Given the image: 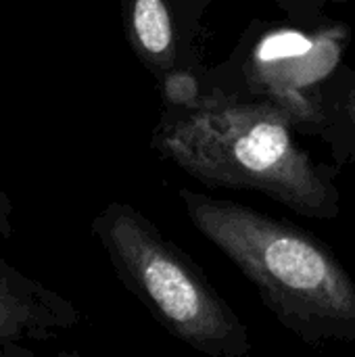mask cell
<instances>
[{
	"mask_svg": "<svg viewBox=\"0 0 355 357\" xmlns=\"http://www.w3.org/2000/svg\"><path fill=\"white\" fill-rule=\"evenodd\" d=\"M293 130L274 100L205 84L199 105L163 107L153 144L203 184L257 190L299 215L333 220L341 211L335 169L314 161Z\"/></svg>",
	"mask_w": 355,
	"mask_h": 357,
	"instance_id": "1",
	"label": "cell"
},
{
	"mask_svg": "<svg viewBox=\"0 0 355 357\" xmlns=\"http://www.w3.org/2000/svg\"><path fill=\"white\" fill-rule=\"evenodd\" d=\"M192 226L257 289L278 322L308 345L355 347V282L308 230L247 205L182 188Z\"/></svg>",
	"mask_w": 355,
	"mask_h": 357,
	"instance_id": "2",
	"label": "cell"
},
{
	"mask_svg": "<svg viewBox=\"0 0 355 357\" xmlns=\"http://www.w3.org/2000/svg\"><path fill=\"white\" fill-rule=\"evenodd\" d=\"M105 238L123 280L178 341L209 357H245L251 339L207 274L144 215L119 205Z\"/></svg>",
	"mask_w": 355,
	"mask_h": 357,
	"instance_id": "3",
	"label": "cell"
},
{
	"mask_svg": "<svg viewBox=\"0 0 355 357\" xmlns=\"http://www.w3.org/2000/svg\"><path fill=\"white\" fill-rule=\"evenodd\" d=\"M123 4L134 52L157 77L176 67L190 65L182 48V33L186 29L174 0H123Z\"/></svg>",
	"mask_w": 355,
	"mask_h": 357,
	"instance_id": "4",
	"label": "cell"
},
{
	"mask_svg": "<svg viewBox=\"0 0 355 357\" xmlns=\"http://www.w3.org/2000/svg\"><path fill=\"white\" fill-rule=\"evenodd\" d=\"M339 159H355V79L343 90H333L320 132Z\"/></svg>",
	"mask_w": 355,
	"mask_h": 357,
	"instance_id": "5",
	"label": "cell"
},
{
	"mask_svg": "<svg viewBox=\"0 0 355 357\" xmlns=\"http://www.w3.org/2000/svg\"><path fill=\"white\" fill-rule=\"evenodd\" d=\"M211 2H218V0H174L188 36L197 29L203 10ZM272 2H276V6L287 13L291 23L305 25V27H318L320 23L326 21V4L343 2V0H272Z\"/></svg>",
	"mask_w": 355,
	"mask_h": 357,
	"instance_id": "6",
	"label": "cell"
},
{
	"mask_svg": "<svg viewBox=\"0 0 355 357\" xmlns=\"http://www.w3.org/2000/svg\"><path fill=\"white\" fill-rule=\"evenodd\" d=\"M163 107L169 109H190L201 102L205 94L203 73H197L190 65L176 67L159 77Z\"/></svg>",
	"mask_w": 355,
	"mask_h": 357,
	"instance_id": "7",
	"label": "cell"
}]
</instances>
